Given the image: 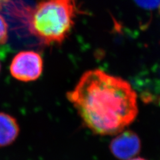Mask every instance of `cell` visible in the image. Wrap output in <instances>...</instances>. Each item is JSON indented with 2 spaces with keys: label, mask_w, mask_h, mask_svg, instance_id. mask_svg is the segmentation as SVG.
<instances>
[{
  "label": "cell",
  "mask_w": 160,
  "mask_h": 160,
  "mask_svg": "<svg viewBox=\"0 0 160 160\" xmlns=\"http://www.w3.org/2000/svg\"><path fill=\"white\" fill-rule=\"evenodd\" d=\"M79 13L76 0H41L32 12L30 29L47 44L62 43Z\"/></svg>",
  "instance_id": "2"
},
{
  "label": "cell",
  "mask_w": 160,
  "mask_h": 160,
  "mask_svg": "<svg viewBox=\"0 0 160 160\" xmlns=\"http://www.w3.org/2000/svg\"><path fill=\"white\" fill-rule=\"evenodd\" d=\"M67 98L86 126L100 135L122 132L138 113L137 94L130 83L99 69L85 72Z\"/></svg>",
  "instance_id": "1"
},
{
  "label": "cell",
  "mask_w": 160,
  "mask_h": 160,
  "mask_svg": "<svg viewBox=\"0 0 160 160\" xmlns=\"http://www.w3.org/2000/svg\"><path fill=\"white\" fill-rule=\"evenodd\" d=\"M8 39V26L6 20L0 15V46L6 44Z\"/></svg>",
  "instance_id": "6"
},
{
  "label": "cell",
  "mask_w": 160,
  "mask_h": 160,
  "mask_svg": "<svg viewBox=\"0 0 160 160\" xmlns=\"http://www.w3.org/2000/svg\"><path fill=\"white\" fill-rule=\"evenodd\" d=\"M141 142L138 135L132 131L119 134L110 144V149L115 157L120 160H128L139 152Z\"/></svg>",
  "instance_id": "4"
},
{
  "label": "cell",
  "mask_w": 160,
  "mask_h": 160,
  "mask_svg": "<svg viewBox=\"0 0 160 160\" xmlns=\"http://www.w3.org/2000/svg\"><path fill=\"white\" fill-rule=\"evenodd\" d=\"M141 7L148 9H156L160 8V0H135Z\"/></svg>",
  "instance_id": "7"
},
{
  "label": "cell",
  "mask_w": 160,
  "mask_h": 160,
  "mask_svg": "<svg viewBox=\"0 0 160 160\" xmlns=\"http://www.w3.org/2000/svg\"><path fill=\"white\" fill-rule=\"evenodd\" d=\"M43 71V59L34 51H22L13 58L10 73L19 81L29 82L38 79Z\"/></svg>",
  "instance_id": "3"
},
{
  "label": "cell",
  "mask_w": 160,
  "mask_h": 160,
  "mask_svg": "<svg viewBox=\"0 0 160 160\" xmlns=\"http://www.w3.org/2000/svg\"><path fill=\"white\" fill-rule=\"evenodd\" d=\"M19 133L16 119L6 113L0 112V148L12 144Z\"/></svg>",
  "instance_id": "5"
},
{
  "label": "cell",
  "mask_w": 160,
  "mask_h": 160,
  "mask_svg": "<svg viewBox=\"0 0 160 160\" xmlns=\"http://www.w3.org/2000/svg\"><path fill=\"white\" fill-rule=\"evenodd\" d=\"M0 70H1V63H0Z\"/></svg>",
  "instance_id": "9"
},
{
  "label": "cell",
  "mask_w": 160,
  "mask_h": 160,
  "mask_svg": "<svg viewBox=\"0 0 160 160\" xmlns=\"http://www.w3.org/2000/svg\"><path fill=\"white\" fill-rule=\"evenodd\" d=\"M128 160H146L143 158H134V159H128Z\"/></svg>",
  "instance_id": "8"
}]
</instances>
